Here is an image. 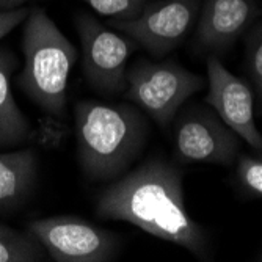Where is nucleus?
I'll return each instance as SVG.
<instances>
[{
	"label": "nucleus",
	"instance_id": "obj_10",
	"mask_svg": "<svg viewBox=\"0 0 262 262\" xmlns=\"http://www.w3.org/2000/svg\"><path fill=\"white\" fill-rule=\"evenodd\" d=\"M254 14L253 0H204L198 42L209 51H223L247 30Z\"/></svg>",
	"mask_w": 262,
	"mask_h": 262
},
{
	"label": "nucleus",
	"instance_id": "obj_16",
	"mask_svg": "<svg viewBox=\"0 0 262 262\" xmlns=\"http://www.w3.org/2000/svg\"><path fill=\"white\" fill-rule=\"evenodd\" d=\"M237 174L247 190L257 196H262V159H241L239 166H237Z\"/></svg>",
	"mask_w": 262,
	"mask_h": 262
},
{
	"label": "nucleus",
	"instance_id": "obj_4",
	"mask_svg": "<svg viewBox=\"0 0 262 262\" xmlns=\"http://www.w3.org/2000/svg\"><path fill=\"white\" fill-rule=\"evenodd\" d=\"M204 86V80L173 60L140 61L127 71L126 98L159 126H168L181 105Z\"/></svg>",
	"mask_w": 262,
	"mask_h": 262
},
{
	"label": "nucleus",
	"instance_id": "obj_7",
	"mask_svg": "<svg viewBox=\"0 0 262 262\" xmlns=\"http://www.w3.org/2000/svg\"><path fill=\"white\" fill-rule=\"evenodd\" d=\"M198 0H157L138 16L115 20V27L154 55L163 57L185 38L195 20Z\"/></svg>",
	"mask_w": 262,
	"mask_h": 262
},
{
	"label": "nucleus",
	"instance_id": "obj_15",
	"mask_svg": "<svg viewBox=\"0 0 262 262\" xmlns=\"http://www.w3.org/2000/svg\"><path fill=\"white\" fill-rule=\"evenodd\" d=\"M247 63L250 76L259 93V98L262 99V24L253 30L248 38Z\"/></svg>",
	"mask_w": 262,
	"mask_h": 262
},
{
	"label": "nucleus",
	"instance_id": "obj_18",
	"mask_svg": "<svg viewBox=\"0 0 262 262\" xmlns=\"http://www.w3.org/2000/svg\"><path fill=\"white\" fill-rule=\"evenodd\" d=\"M27 2H30V0H0V11H10V10L20 8Z\"/></svg>",
	"mask_w": 262,
	"mask_h": 262
},
{
	"label": "nucleus",
	"instance_id": "obj_11",
	"mask_svg": "<svg viewBox=\"0 0 262 262\" xmlns=\"http://www.w3.org/2000/svg\"><path fill=\"white\" fill-rule=\"evenodd\" d=\"M38 178L33 149L0 152V210H14L32 195Z\"/></svg>",
	"mask_w": 262,
	"mask_h": 262
},
{
	"label": "nucleus",
	"instance_id": "obj_5",
	"mask_svg": "<svg viewBox=\"0 0 262 262\" xmlns=\"http://www.w3.org/2000/svg\"><path fill=\"white\" fill-rule=\"evenodd\" d=\"M29 232L57 262H107L120 251V237L85 219L58 215L33 220Z\"/></svg>",
	"mask_w": 262,
	"mask_h": 262
},
{
	"label": "nucleus",
	"instance_id": "obj_14",
	"mask_svg": "<svg viewBox=\"0 0 262 262\" xmlns=\"http://www.w3.org/2000/svg\"><path fill=\"white\" fill-rule=\"evenodd\" d=\"M96 13L116 19L129 20L141 13L149 0H82Z\"/></svg>",
	"mask_w": 262,
	"mask_h": 262
},
{
	"label": "nucleus",
	"instance_id": "obj_1",
	"mask_svg": "<svg viewBox=\"0 0 262 262\" xmlns=\"http://www.w3.org/2000/svg\"><path fill=\"white\" fill-rule=\"evenodd\" d=\"M98 215L130 223L160 241L206 256L204 229L184 203L182 178L174 166L154 157L115 179L98 196Z\"/></svg>",
	"mask_w": 262,
	"mask_h": 262
},
{
	"label": "nucleus",
	"instance_id": "obj_17",
	"mask_svg": "<svg viewBox=\"0 0 262 262\" xmlns=\"http://www.w3.org/2000/svg\"><path fill=\"white\" fill-rule=\"evenodd\" d=\"M29 13H30L29 8H22V7L10 11H0V39L5 38L20 22L26 20Z\"/></svg>",
	"mask_w": 262,
	"mask_h": 262
},
{
	"label": "nucleus",
	"instance_id": "obj_3",
	"mask_svg": "<svg viewBox=\"0 0 262 262\" xmlns=\"http://www.w3.org/2000/svg\"><path fill=\"white\" fill-rule=\"evenodd\" d=\"M22 52L26 57L19 76L22 91L47 115L61 116L69 73L77 60L74 44L44 10L35 8L26 17Z\"/></svg>",
	"mask_w": 262,
	"mask_h": 262
},
{
	"label": "nucleus",
	"instance_id": "obj_12",
	"mask_svg": "<svg viewBox=\"0 0 262 262\" xmlns=\"http://www.w3.org/2000/svg\"><path fill=\"white\" fill-rule=\"evenodd\" d=\"M16 58L7 51H0V146L20 145L32 135L27 116L19 108L11 90V74Z\"/></svg>",
	"mask_w": 262,
	"mask_h": 262
},
{
	"label": "nucleus",
	"instance_id": "obj_9",
	"mask_svg": "<svg viewBox=\"0 0 262 262\" xmlns=\"http://www.w3.org/2000/svg\"><path fill=\"white\" fill-rule=\"evenodd\" d=\"M207 80L206 102L234 134L250 146L260 149L262 135L254 123V94L251 88L226 69L217 57L207 58Z\"/></svg>",
	"mask_w": 262,
	"mask_h": 262
},
{
	"label": "nucleus",
	"instance_id": "obj_6",
	"mask_svg": "<svg viewBox=\"0 0 262 262\" xmlns=\"http://www.w3.org/2000/svg\"><path fill=\"white\" fill-rule=\"evenodd\" d=\"M76 26L82 46V69L86 82L101 93H120L127 85V60L135 46L94 19L80 14Z\"/></svg>",
	"mask_w": 262,
	"mask_h": 262
},
{
	"label": "nucleus",
	"instance_id": "obj_2",
	"mask_svg": "<svg viewBox=\"0 0 262 262\" xmlns=\"http://www.w3.org/2000/svg\"><path fill=\"white\" fill-rule=\"evenodd\" d=\"M77 159L93 181L120 178L145 146L148 124L127 104L82 101L74 110Z\"/></svg>",
	"mask_w": 262,
	"mask_h": 262
},
{
	"label": "nucleus",
	"instance_id": "obj_13",
	"mask_svg": "<svg viewBox=\"0 0 262 262\" xmlns=\"http://www.w3.org/2000/svg\"><path fill=\"white\" fill-rule=\"evenodd\" d=\"M46 257L47 251L29 231L0 223V262H41Z\"/></svg>",
	"mask_w": 262,
	"mask_h": 262
},
{
	"label": "nucleus",
	"instance_id": "obj_19",
	"mask_svg": "<svg viewBox=\"0 0 262 262\" xmlns=\"http://www.w3.org/2000/svg\"><path fill=\"white\" fill-rule=\"evenodd\" d=\"M260 159H262V157H260Z\"/></svg>",
	"mask_w": 262,
	"mask_h": 262
},
{
	"label": "nucleus",
	"instance_id": "obj_8",
	"mask_svg": "<svg viewBox=\"0 0 262 262\" xmlns=\"http://www.w3.org/2000/svg\"><path fill=\"white\" fill-rule=\"evenodd\" d=\"M174 151L182 162L231 165L239 151V135L217 115L196 108L185 112L178 120Z\"/></svg>",
	"mask_w": 262,
	"mask_h": 262
}]
</instances>
